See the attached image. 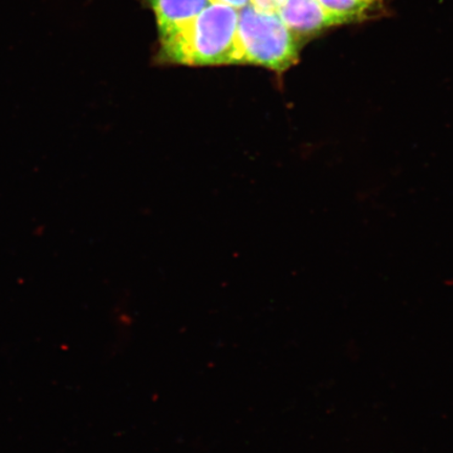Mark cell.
<instances>
[{"mask_svg":"<svg viewBox=\"0 0 453 453\" xmlns=\"http://www.w3.org/2000/svg\"><path fill=\"white\" fill-rule=\"evenodd\" d=\"M276 12L303 43L332 27L350 25L344 17L322 7L319 0H283Z\"/></svg>","mask_w":453,"mask_h":453,"instance_id":"cell-3","label":"cell"},{"mask_svg":"<svg viewBox=\"0 0 453 453\" xmlns=\"http://www.w3.org/2000/svg\"><path fill=\"white\" fill-rule=\"evenodd\" d=\"M283 0H252L255 7L264 11H276Z\"/></svg>","mask_w":453,"mask_h":453,"instance_id":"cell-6","label":"cell"},{"mask_svg":"<svg viewBox=\"0 0 453 453\" xmlns=\"http://www.w3.org/2000/svg\"><path fill=\"white\" fill-rule=\"evenodd\" d=\"M326 10L357 24L377 16L384 8L385 0H319Z\"/></svg>","mask_w":453,"mask_h":453,"instance_id":"cell-5","label":"cell"},{"mask_svg":"<svg viewBox=\"0 0 453 453\" xmlns=\"http://www.w3.org/2000/svg\"><path fill=\"white\" fill-rule=\"evenodd\" d=\"M242 65L264 67L282 75L299 60L303 43L288 30L276 11L253 4L239 10Z\"/></svg>","mask_w":453,"mask_h":453,"instance_id":"cell-2","label":"cell"},{"mask_svg":"<svg viewBox=\"0 0 453 453\" xmlns=\"http://www.w3.org/2000/svg\"><path fill=\"white\" fill-rule=\"evenodd\" d=\"M156 15L160 39L174 35L212 4V0H147Z\"/></svg>","mask_w":453,"mask_h":453,"instance_id":"cell-4","label":"cell"},{"mask_svg":"<svg viewBox=\"0 0 453 453\" xmlns=\"http://www.w3.org/2000/svg\"><path fill=\"white\" fill-rule=\"evenodd\" d=\"M239 10L212 3L184 30L160 39V64L187 66L242 65Z\"/></svg>","mask_w":453,"mask_h":453,"instance_id":"cell-1","label":"cell"},{"mask_svg":"<svg viewBox=\"0 0 453 453\" xmlns=\"http://www.w3.org/2000/svg\"><path fill=\"white\" fill-rule=\"evenodd\" d=\"M212 2L229 5L236 10H241L252 4V0H212Z\"/></svg>","mask_w":453,"mask_h":453,"instance_id":"cell-7","label":"cell"}]
</instances>
